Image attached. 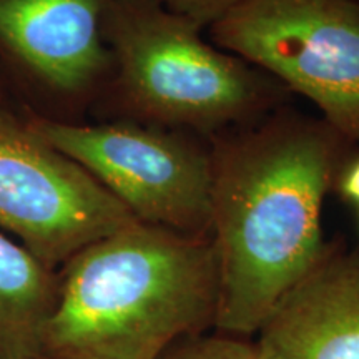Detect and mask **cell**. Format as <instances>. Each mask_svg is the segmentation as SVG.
I'll return each mask as SVG.
<instances>
[{"label":"cell","mask_w":359,"mask_h":359,"mask_svg":"<svg viewBox=\"0 0 359 359\" xmlns=\"http://www.w3.org/2000/svg\"><path fill=\"white\" fill-rule=\"evenodd\" d=\"M344 140L325 120L278 111L210 145V218L218 263L215 330L258 331L326 248L323 205Z\"/></svg>","instance_id":"6da1fadb"},{"label":"cell","mask_w":359,"mask_h":359,"mask_svg":"<svg viewBox=\"0 0 359 359\" xmlns=\"http://www.w3.org/2000/svg\"><path fill=\"white\" fill-rule=\"evenodd\" d=\"M160 359H258V354L253 343L218 331L178 341Z\"/></svg>","instance_id":"30bf717a"},{"label":"cell","mask_w":359,"mask_h":359,"mask_svg":"<svg viewBox=\"0 0 359 359\" xmlns=\"http://www.w3.org/2000/svg\"><path fill=\"white\" fill-rule=\"evenodd\" d=\"M358 2H359V0H358Z\"/></svg>","instance_id":"4fadbf2b"},{"label":"cell","mask_w":359,"mask_h":359,"mask_svg":"<svg viewBox=\"0 0 359 359\" xmlns=\"http://www.w3.org/2000/svg\"><path fill=\"white\" fill-rule=\"evenodd\" d=\"M107 0H0V50L35 83L82 97L107 75Z\"/></svg>","instance_id":"52a82bcc"},{"label":"cell","mask_w":359,"mask_h":359,"mask_svg":"<svg viewBox=\"0 0 359 359\" xmlns=\"http://www.w3.org/2000/svg\"><path fill=\"white\" fill-rule=\"evenodd\" d=\"M201 30L156 0H107L114 87L133 122L215 137L271 109L276 80L206 42Z\"/></svg>","instance_id":"3957f363"},{"label":"cell","mask_w":359,"mask_h":359,"mask_svg":"<svg viewBox=\"0 0 359 359\" xmlns=\"http://www.w3.org/2000/svg\"><path fill=\"white\" fill-rule=\"evenodd\" d=\"M156 2L201 27H210L240 0H156Z\"/></svg>","instance_id":"8fae6325"},{"label":"cell","mask_w":359,"mask_h":359,"mask_svg":"<svg viewBox=\"0 0 359 359\" xmlns=\"http://www.w3.org/2000/svg\"><path fill=\"white\" fill-rule=\"evenodd\" d=\"M57 273L39 359H160L217 321L212 236L133 222L79 251Z\"/></svg>","instance_id":"7a4b0ae2"},{"label":"cell","mask_w":359,"mask_h":359,"mask_svg":"<svg viewBox=\"0 0 359 359\" xmlns=\"http://www.w3.org/2000/svg\"><path fill=\"white\" fill-rule=\"evenodd\" d=\"M212 43L318 107L359 142L358 0H240L210 25Z\"/></svg>","instance_id":"277c9868"},{"label":"cell","mask_w":359,"mask_h":359,"mask_svg":"<svg viewBox=\"0 0 359 359\" xmlns=\"http://www.w3.org/2000/svg\"><path fill=\"white\" fill-rule=\"evenodd\" d=\"M25 122L87 170L138 222L210 236V147L182 130L138 122L75 125L43 116Z\"/></svg>","instance_id":"5b68a950"},{"label":"cell","mask_w":359,"mask_h":359,"mask_svg":"<svg viewBox=\"0 0 359 359\" xmlns=\"http://www.w3.org/2000/svg\"><path fill=\"white\" fill-rule=\"evenodd\" d=\"M255 334L258 359H359V251L327 243Z\"/></svg>","instance_id":"ba28073f"},{"label":"cell","mask_w":359,"mask_h":359,"mask_svg":"<svg viewBox=\"0 0 359 359\" xmlns=\"http://www.w3.org/2000/svg\"><path fill=\"white\" fill-rule=\"evenodd\" d=\"M133 222L127 206L77 161L0 109V233L58 271Z\"/></svg>","instance_id":"8992f818"},{"label":"cell","mask_w":359,"mask_h":359,"mask_svg":"<svg viewBox=\"0 0 359 359\" xmlns=\"http://www.w3.org/2000/svg\"><path fill=\"white\" fill-rule=\"evenodd\" d=\"M334 185L344 200L359 206V158L341 167Z\"/></svg>","instance_id":"7c38bea8"},{"label":"cell","mask_w":359,"mask_h":359,"mask_svg":"<svg viewBox=\"0 0 359 359\" xmlns=\"http://www.w3.org/2000/svg\"><path fill=\"white\" fill-rule=\"evenodd\" d=\"M57 293L55 269L0 233V359H39Z\"/></svg>","instance_id":"9c48e42d"}]
</instances>
